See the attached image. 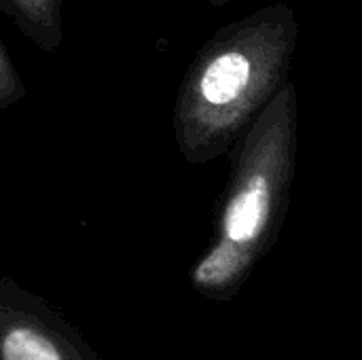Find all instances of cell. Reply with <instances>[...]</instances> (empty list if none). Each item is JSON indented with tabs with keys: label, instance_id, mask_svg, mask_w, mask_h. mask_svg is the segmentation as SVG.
Returning <instances> with one entry per match:
<instances>
[{
	"label": "cell",
	"instance_id": "2",
	"mask_svg": "<svg viewBox=\"0 0 362 360\" xmlns=\"http://www.w3.org/2000/svg\"><path fill=\"white\" fill-rule=\"evenodd\" d=\"M299 95L286 81L231 146V174L218 202L214 242L191 267L193 289L231 301L284 225L297 168Z\"/></svg>",
	"mask_w": 362,
	"mask_h": 360
},
{
	"label": "cell",
	"instance_id": "5",
	"mask_svg": "<svg viewBox=\"0 0 362 360\" xmlns=\"http://www.w3.org/2000/svg\"><path fill=\"white\" fill-rule=\"evenodd\" d=\"M25 85L17 72V68L11 62V55L6 47L0 40V110L8 108L25 98Z\"/></svg>",
	"mask_w": 362,
	"mask_h": 360
},
{
	"label": "cell",
	"instance_id": "3",
	"mask_svg": "<svg viewBox=\"0 0 362 360\" xmlns=\"http://www.w3.org/2000/svg\"><path fill=\"white\" fill-rule=\"evenodd\" d=\"M0 360H102L59 310L0 276Z\"/></svg>",
	"mask_w": 362,
	"mask_h": 360
},
{
	"label": "cell",
	"instance_id": "1",
	"mask_svg": "<svg viewBox=\"0 0 362 360\" xmlns=\"http://www.w3.org/2000/svg\"><path fill=\"white\" fill-rule=\"evenodd\" d=\"M299 42L291 4L274 2L218 28L189 64L174 102V140L187 163L231 151L288 81Z\"/></svg>",
	"mask_w": 362,
	"mask_h": 360
},
{
	"label": "cell",
	"instance_id": "4",
	"mask_svg": "<svg viewBox=\"0 0 362 360\" xmlns=\"http://www.w3.org/2000/svg\"><path fill=\"white\" fill-rule=\"evenodd\" d=\"M0 13L40 51L57 53L62 49V0H0Z\"/></svg>",
	"mask_w": 362,
	"mask_h": 360
},
{
	"label": "cell",
	"instance_id": "6",
	"mask_svg": "<svg viewBox=\"0 0 362 360\" xmlns=\"http://www.w3.org/2000/svg\"><path fill=\"white\" fill-rule=\"evenodd\" d=\"M212 6H225V4H229V2H233V0H208Z\"/></svg>",
	"mask_w": 362,
	"mask_h": 360
}]
</instances>
